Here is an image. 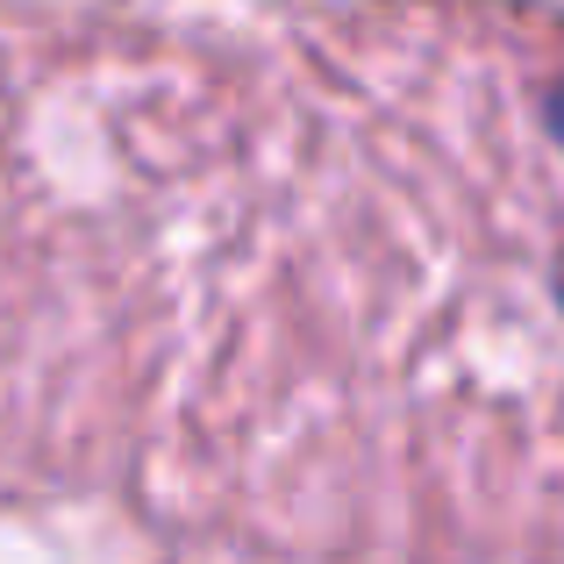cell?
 <instances>
[{
  "instance_id": "6da1fadb",
  "label": "cell",
  "mask_w": 564,
  "mask_h": 564,
  "mask_svg": "<svg viewBox=\"0 0 564 564\" xmlns=\"http://www.w3.org/2000/svg\"><path fill=\"white\" fill-rule=\"evenodd\" d=\"M86 293H115L129 494L243 543L336 408L293 543L564 551V29L486 14L86 22Z\"/></svg>"
}]
</instances>
